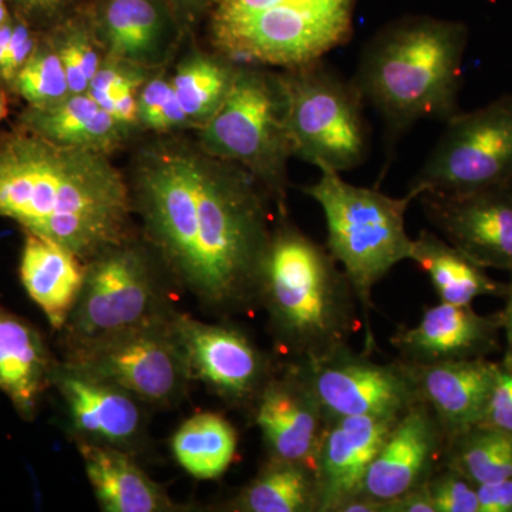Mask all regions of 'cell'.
Listing matches in <instances>:
<instances>
[{
  "mask_svg": "<svg viewBox=\"0 0 512 512\" xmlns=\"http://www.w3.org/2000/svg\"><path fill=\"white\" fill-rule=\"evenodd\" d=\"M420 402L436 414L447 440L477 426L483 420L498 363L484 359L436 365H410Z\"/></svg>",
  "mask_w": 512,
  "mask_h": 512,
  "instance_id": "21",
  "label": "cell"
},
{
  "mask_svg": "<svg viewBox=\"0 0 512 512\" xmlns=\"http://www.w3.org/2000/svg\"><path fill=\"white\" fill-rule=\"evenodd\" d=\"M107 57L157 69L181 40L165 0H84Z\"/></svg>",
  "mask_w": 512,
  "mask_h": 512,
  "instance_id": "19",
  "label": "cell"
},
{
  "mask_svg": "<svg viewBox=\"0 0 512 512\" xmlns=\"http://www.w3.org/2000/svg\"><path fill=\"white\" fill-rule=\"evenodd\" d=\"M500 313L480 315L471 305L440 302L424 309L413 328L392 336L399 359L410 365H436L484 359L500 349Z\"/></svg>",
  "mask_w": 512,
  "mask_h": 512,
  "instance_id": "18",
  "label": "cell"
},
{
  "mask_svg": "<svg viewBox=\"0 0 512 512\" xmlns=\"http://www.w3.org/2000/svg\"><path fill=\"white\" fill-rule=\"evenodd\" d=\"M127 177L140 237L177 288L221 320L256 311L274 202L254 175L165 134L138 148Z\"/></svg>",
  "mask_w": 512,
  "mask_h": 512,
  "instance_id": "1",
  "label": "cell"
},
{
  "mask_svg": "<svg viewBox=\"0 0 512 512\" xmlns=\"http://www.w3.org/2000/svg\"><path fill=\"white\" fill-rule=\"evenodd\" d=\"M468 39L466 23L407 15L363 46L352 80L382 120L386 153L419 121L446 123L460 111Z\"/></svg>",
  "mask_w": 512,
  "mask_h": 512,
  "instance_id": "3",
  "label": "cell"
},
{
  "mask_svg": "<svg viewBox=\"0 0 512 512\" xmlns=\"http://www.w3.org/2000/svg\"><path fill=\"white\" fill-rule=\"evenodd\" d=\"M505 308L500 312L501 330L505 335V342H507V349L503 363L505 365H512V272L510 274V281H508L507 289H505Z\"/></svg>",
  "mask_w": 512,
  "mask_h": 512,
  "instance_id": "42",
  "label": "cell"
},
{
  "mask_svg": "<svg viewBox=\"0 0 512 512\" xmlns=\"http://www.w3.org/2000/svg\"><path fill=\"white\" fill-rule=\"evenodd\" d=\"M13 13L33 28L46 32L74 12L84 0H8Z\"/></svg>",
  "mask_w": 512,
  "mask_h": 512,
  "instance_id": "37",
  "label": "cell"
},
{
  "mask_svg": "<svg viewBox=\"0 0 512 512\" xmlns=\"http://www.w3.org/2000/svg\"><path fill=\"white\" fill-rule=\"evenodd\" d=\"M63 355L67 362L133 394L148 409H173L183 403L192 383L174 319Z\"/></svg>",
  "mask_w": 512,
  "mask_h": 512,
  "instance_id": "11",
  "label": "cell"
},
{
  "mask_svg": "<svg viewBox=\"0 0 512 512\" xmlns=\"http://www.w3.org/2000/svg\"><path fill=\"white\" fill-rule=\"evenodd\" d=\"M220 0H165L181 39L190 36L208 19Z\"/></svg>",
  "mask_w": 512,
  "mask_h": 512,
  "instance_id": "39",
  "label": "cell"
},
{
  "mask_svg": "<svg viewBox=\"0 0 512 512\" xmlns=\"http://www.w3.org/2000/svg\"><path fill=\"white\" fill-rule=\"evenodd\" d=\"M427 487L436 512H478L476 485L453 467L441 464Z\"/></svg>",
  "mask_w": 512,
  "mask_h": 512,
  "instance_id": "35",
  "label": "cell"
},
{
  "mask_svg": "<svg viewBox=\"0 0 512 512\" xmlns=\"http://www.w3.org/2000/svg\"><path fill=\"white\" fill-rule=\"evenodd\" d=\"M356 2L220 0L207 19L208 40L239 64L293 69L349 42Z\"/></svg>",
  "mask_w": 512,
  "mask_h": 512,
  "instance_id": "5",
  "label": "cell"
},
{
  "mask_svg": "<svg viewBox=\"0 0 512 512\" xmlns=\"http://www.w3.org/2000/svg\"><path fill=\"white\" fill-rule=\"evenodd\" d=\"M12 16L13 10L10 8L8 0H0V26L5 25Z\"/></svg>",
  "mask_w": 512,
  "mask_h": 512,
  "instance_id": "45",
  "label": "cell"
},
{
  "mask_svg": "<svg viewBox=\"0 0 512 512\" xmlns=\"http://www.w3.org/2000/svg\"><path fill=\"white\" fill-rule=\"evenodd\" d=\"M383 504V501H377L369 495L357 493L343 501L336 512H382Z\"/></svg>",
  "mask_w": 512,
  "mask_h": 512,
  "instance_id": "43",
  "label": "cell"
},
{
  "mask_svg": "<svg viewBox=\"0 0 512 512\" xmlns=\"http://www.w3.org/2000/svg\"><path fill=\"white\" fill-rule=\"evenodd\" d=\"M319 174L316 183L301 190L325 214L326 248L352 284L365 316V353L372 355L376 346L370 328L373 288L394 266L410 261L413 239L406 231V212L417 197L409 191L404 197H390L376 188L359 187L329 168H319Z\"/></svg>",
  "mask_w": 512,
  "mask_h": 512,
  "instance_id": "6",
  "label": "cell"
},
{
  "mask_svg": "<svg viewBox=\"0 0 512 512\" xmlns=\"http://www.w3.org/2000/svg\"><path fill=\"white\" fill-rule=\"evenodd\" d=\"M480 424L512 434V365L498 363L493 393Z\"/></svg>",
  "mask_w": 512,
  "mask_h": 512,
  "instance_id": "38",
  "label": "cell"
},
{
  "mask_svg": "<svg viewBox=\"0 0 512 512\" xmlns=\"http://www.w3.org/2000/svg\"><path fill=\"white\" fill-rule=\"evenodd\" d=\"M234 512H319V484L309 464L268 457L256 476L224 504Z\"/></svg>",
  "mask_w": 512,
  "mask_h": 512,
  "instance_id": "27",
  "label": "cell"
},
{
  "mask_svg": "<svg viewBox=\"0 0 512 512\" xmlns=\"http://www.w3.org/2000/svg\"><path fill=\"white\" fill-rule=\"evenodd\" d=\"M329 249L286 217L272 228L256 302L285 362L309 365L350 348L360 328L352 284Z\"/></svg>",
  "mask_w": 512,
  "mask_h": 512,
  "instance_id": "4",
  "label": "cell"
},
{
  "mask_svg": "<svg viewBox=\"0 0 512 512\" xmlns=\"http://www.w3.org/2000/svg\"><path fill=\"white\" fill-rule=\"evenodd\" d=\"M301 366L329 421L349 416H402L419 403L410 366L379 363L352 348Z\"/></svg>",
  "mask_w": 512,
  "mask_h": 512,
  "instance_id": "13",
  "label": "cell"
},
{
  "mask_svg": "<svg viewBox=\"0 0 512 512\" xmlns=\"http://www.w3.org/2000/svg\"><path fill=\"white\" fill-rule=\"evenodd\" d=\"M130 183L113 157L0 131V218L92 261L136 238Z\"/></svg>",
  "mask_w": 512,
  "mask_h": 512,
  "instance_id": "2",
  "label": "cell"
},
{
  "mask_svg": "<svg viewBox=\"0 0 512 512\" xmlns=\"http://www.w3.org/2000/svg\"><path fill=\"white\" fill-rule=\"evenodd\" d=\"M241 64L221 53L195 49L177 63L171 80L191 128L198 130L227 100Z\"/></svg>",
  "mask_w": 512,
  "mask_h": 512,
  "instance_id": "28",
  "label": "cell"
},
{
  "mask_svg": "<svg viewBox=\"0 0 512 512\" xmlns=\"http://www.w3.org/2000/svg\"><path fill=\"white\" fill-rule=\"evenodd\" d=\"M249 419L258 427L268 457L315 468L330 421L301 366L281 363Z\"/></svg>",
  "mask_w": 512,
  "mask_h": 512,
  "instance_id": "16",
  "label": "cell"
},
{
  "mask_svg": "<svg viewBox=\"0 0 512 512\" xmlns=\"http://www.w3.org/2000/svg\"><path fill=\"white\" fill-rule=\"evenodd\" d=\"M402 416H349L330 421L315 466L319 512H336L343 501L359 493L373 458Z\"/></svg>",
  "mask_w": 512,
  "mask_h": 512,
  "instance_id": "20",
  "label": "cell"
},
{
  "mask_svg": "<svg viewBox=\"0 0 512 512\" xmlns=\"http://www.w3.org/2000/svg\"><path fill=\"white\" fill-rule=\"evenodd\" d=\"M87 480L104 512H178L167 490L148 476L136 456L121 448L77 440Z\"/></svg>",
  "mask_w": 512,
  "mask_h": 512,
  "instance_id": "23",
  "label": "cell"
},
{
  "mask_svg": "<svg viewBox=\"0 0 512 512\" xmlns=\"http://www.w3.org/2000/svg\"><path fill=\"white\" fill-rule=\"evenodd\" d=\"M42 33L15 15L8 46H6L5 55L0 64V87H3L8 94L20 70L26 66L30 57L35 53Z\"/></svg>",
  "mask_w": 512,
  "mask_h": 512,
  "instance_id": "36",
  "label": "cell"
},
{
  "mask_svg": "<svg viewBox=\"0 0 512 512\" xmlns=\"http://www.w3.org/2000/svg\"><path fill=\"white\" fill-rule=\"evenodd\" d=\"M417 200L446 241L485 269L512 272V181L464 194L424 192Z\"/></svg>",
  "mask_w": 512,
  "mask_h": 512,
  "instance_id": "15",
  "label": "cell"
},
{
  "mask_svg": "<svg viewBox=\"0 0 512 512\" xmlns=\"http://www.w3.org/2000/svg\"><path fill=\"white\" fill-rule=\"evenodd\" d=\"M52 387L62 397L74 441L121 448L134 456L147 446L148 407L117 384L62 359L53 370Z\"/></svg>",
  "mask_w": 512,
  "mask_h": 512,
  "instance_id": "14",
  "label": "cell"
},
{
  "mask_svg": "<svg viewBox=\"0 0 512 512\" xmlns=\"http://www.w3.org/2000/svg\"><path fill=\"white\" fill-rule=\"evenodd\" d=\"M138 130L157 136L175 134L191 128L175 94L171 72L158 67L151 72L138 94Z\"/></svg>",
  "mask_w": 512,
  "mask_h": 512,
  "instance_id": "34",
  "label": "cell"
},
{
  "mask_svg": "<svg viewBox=\"0 0 512 512\" xmlns=\"http://www.w3.org/2000/svg\"><path fill=\"white\" fill-rule=\"evenodd\" d=\"M57 360L33 323L0 306V390L23 420L35 419L52 389Z\"/></svg>",
  "mask_w": 512,
  "mask_h": 512,
  "instance_id": "22",
  "label": "cell"
},
{
  "mask_svg": "<svg viewBox=\"0 0 512 512\" xmlns=\"http://www.w3.org/2000/svg\"><path fill=\"white\" fill-rule=\"evenodd\" d=\"M447 443L433 410L423 402L414 404L390 430L359 493L384 503L426 484L443 464Z\"/></svg>",
  "mask_w": 512,
  "mask_h": 512,
  "instance_id": "17",
  "label": "cell"
},
{
  "mask_svg": "<svg viewBox=\"0 0 512 512\" xmlns=\"http://www.w3.org/2000/svg\"><path fill=\"white\" fill-rule=\"evenodd\" d=\"M180 292L140 235L101 252L59 332L63 353L170 322Z\"/></svg>",
  "mask_w": 512,
  "mask_h": 512,
  "instance_id": "7",
  "label": "cell"
},
{
  "mask_svg": "<svg viewBox=\"0 0 512 512\" xmlns=\"http://www.w3.org/2000/svg\"><path fill=\"white\" fill-rule=\"evenodd\" d=\"M238 433L220 413L202 412L185 420L171 437L178 466L197 480L224 476L238 453Z\"/></svg>",
  "mask_w": 512,
  "mask_h": 512,
  "instance_id": "29",
  "label": "cell"
},
{
  "mask_svg": "<svg viewBox=\"0 0 512 512\" xmlns=\"http://www.w3.org/2000/svg\"><path fill=\"white\" fill-rule=\"evenodd\" d=\"M19 275L50 328L62 332L82 291L86 262L50 239L25 232Z\"/></svg>",
  "mask_w": 512,
  "mask_h": 512,
  "instance_id": "25",
  "label": "cell"
},
{
  "mask_svg": "<svg viewBox=\"0 0 512 512\" xmlns=\"http://www.w3.org/2000/svg\"><path fill=\"white\" fill-rule=\"evenodd\" d=\"M153 70L106 56L94 74L87 94L119 123L136 131L138 94Z\"/></svg>",
  "mask_w": 512,
  "mask_h": 512,
  "instance_id": "32",
  "label": "cell"
},
{
  "mask_svg": "<svg viewBox=\"0 0 512 512\" xmlns=\"http://www.w3.org/2000/svg\"><path fill=\"white\" fill-rule=\"evenodd\" d=\"M443 464L474 485L512 476V434L477 424L448 440Z\"/></svg>",
  "mask_w": 512,
  "mask_h": 512,
  "instance_id": "30",
  "label": "cell"
},
{
  "mask_svg": "<svg viewBox=\"0 0 512 512\" xmlns=\"http://www.w3.org/2000/svg\"><path fill=\"white\" fill-rule=\"evenodd\" d=\"M476 488L478 512H512V476Z\"/></svg>",
  "mask_w": 512,
  "mask_h": 512,
  "instance_id": "40",
  "label": "cell"
},
{
  "mask_svg": "<svg viewBox=\"0 0 512 512\" xmlns=\"http://www.w3.org/2000/svg\"><path fill=\"white\" fill-rule=\"evenodd\" d=\"M69 82L52 40L42 33L39 45L10 87L9 96L26 107H43L69 96Z\"/></svg>",
  "mask_w": 512,
  "mask_h": 512,
  "instance_id": "33",
  "label": "cell"
},
{
  "mask_svg": "<svg viewBox=\"0 0 512 512\" xmlns=\"http://www.w3.org/2000/svg\"><path fill=\"white\" fill-rule=\"evenodd\" d=\"M16 126L57 146L82 148L113 157L126 146L134 133L89 94H69L57 103L43 107H23Z\"/></svg>",
  "mask_w": 512,
  "mask_h": 512,
  "instance_id": "24",
  "label": "cell"
},
{
  "mask_svg": "<svg viewBox=\"0 0 512 512\" xmlns=\"http://www.w3.org/2000/svg\"><path fill=\"white\" fill-rule=\"evenodd\" d=\"M414 175L409 192L464 194L512 181V94L458 111Z\"/></svg>",
  "mask_w": 512,
  "mask_h": 512,
  "instance_id": "10",
  "label": "cell"
},
{
  "mask_svg": "<svg viewBox=\"0 0 512 512\" xmlns=\"http://www.w3.org/2000/svg\"><path fill=\"white\" fill-rule=\"evenodd\" d=\"M46 33L62 60L70 94L87 93L107 55L86 3Z\"/></svg>",
  "mask_w": 512,
  "mask_h": 512,
  "instance_id": "31",
  "label": "cell"
},
{
  "mask_svg": "<svg viewBox=\"0 0 512 512\" xmlns=\"http://www.w3.org/2000/svg\"><path fill=\"white\" fill-rule=\"evenodd\" d=\"M293 157L342 174L370 150L366 103L353 80L325 59L281 70Z\"/></svg>",
  "mask_w": 512,
  "mask_h": 512,
  "instance_id": "9",
  "label": "cell"
},
{
  "mask_svg": "<svg viewBox=\"0 0 512 512\" xmlns=\"http://www.w3.org/2000/svg\"><path fill=\"white\" fill-rule=\"evenodd\" d=\"M410 261L429 275L440 302L471 305L481 296L504 298L507 284L494 281L487 269L436 232L424 229L413 239Z\"/></svg>",
  "mask_w": 512,
  "mask_h": 512,
  "instance_id": "26",
  "label": "cell"
},
{
  "mask_svg": "<svg viewBox=\"0 0 512 512\" xmlns=\"http://www.w3.org/2000/svg\"><path fill=\"white\" fill-rule=\"evenodd\" d=\"M205 153L241 165L265 188L278 217L288 215L293 157L281 73L241 64L227 100L197 130Z\"/></svg>",
  "mask_w": 512,
  "mask_h": 512,
  "instance_id": "8",
  "label": "cell"
},
{
  "mask_svg": "<svg viewBox=\"0 0 512 512\" xmlns=\"http://www.w3.org/2000/svg\"><path fill=\"white\" fill-rule=\"evenodd\" d=\"M174 328L187 356L192 382L204 384L231 409L251 416L256 400L281 363L244 329L222 319L208 323L178 311Z\"/></svg>",
  "mask_w": 512,
  "mask_h": 512,
  "instance_id": "12",
  "label": "cell"
},
{
  "mask_svg": "<svg viewBox=\"0 0 512 512\" xmlns=\"http://www.w3.org/2000/svg\"><path fill=\"white\" fill-rule=\"evenodd\" d=\"M9 107L10 96L3 87H0V131H2V124L9 117Z\"/></svg>",
  "mask_w": 512,
  "mask_h": 512,
  "instance_id": "44",
  "label": "cell"
},
{
  "mask_svg": "<svg viewBox=\"0 0 512 512\" xmlns=\"http://www.w3.org/2000/svg\"><path fill=\"white\" fill-rule=\"evenodd\" d=\"M382 512H436L427 483L384 501Z\"/></svg>",
  "mask_w": 512,
  "mask_h": 512,
  "instance_id": "41",
  "label": "cell"
}]
</instances>
